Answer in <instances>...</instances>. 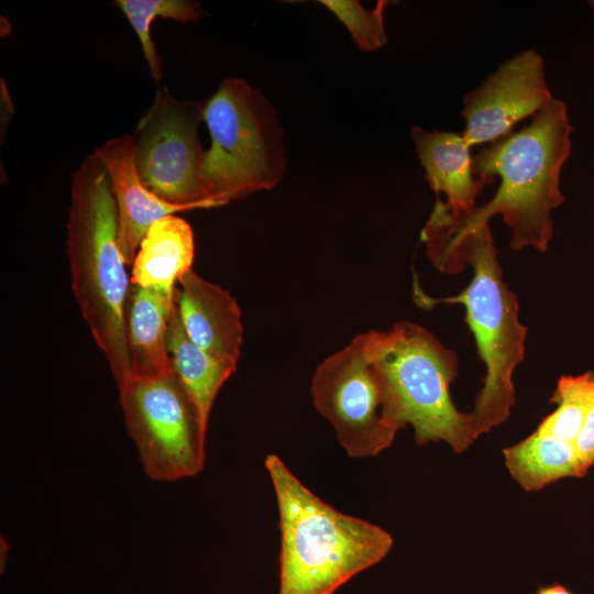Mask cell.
Returning <instances> with one entry per match:
<instances>
[{"mask_svg":"<svg viewBox=\"0 0 594 594\" xmlns=\"http://www.w3.org/2000/svg\"><path fill=\"white\" fill-rule=\"evenodd\" d=\"M572 131L564 102L553 98L527 127L481 150L473 157V174L490 183L499 176L495 196L460 215L450 213L437 197L421 232L424 243L458 238L501 215L512 231V249L544 253L553 237L551 210L564 201L560 174Z\"/></svg>","mask_w":594,"mask_h":594,"instance_id":"cell-1","label":"cell"},{"mask_svg":"<svg viewBox=\"0 0 594 594\" xmlns=\"http://www.w3.org/2000/svg\"><path fill=\"white\" fill-rule=\"evenodd\" d=\"M425 244L439 271L455 274L466 265L473 268L471 282L460 294L442 299L420 297L426 305L449 302L465 308V320L486 366L483 387L469 413L479 438L510 415L515 403L513 374L525 356L527 329L518 318L517 298L503 279L488 223L454 239Z\"/></svg>","mask_w":594,"mask_h":594,"instance_id":"cell-2","label":"cell"},{"mask_svg":"<svg viewBox=\"0 0 594 594\" xmlns=\"http://www.w3.org/2000/svg\"><path fill=\"white\" fill-rule=\"evenodd\" d=\"M66 229L74 296L119 385L131 374L125 329L131 278L109 176L95 153L73 174Z\"/></svg>","mask_w":594,"mask_h":594,"instance_id":"cell-3","label":"cell"},{"mask_svg":"<svg viewBox=\"0 0 594 594\" xmlns=\"http://www.w3.org/2000/svg\"><path fill=\"white\" fill-rule=\"evenodd\" d=\"M265 468L279 514L278 594H333L388 554V531L327 504L279 457L267 455Z\"/></svg>","mask_w":594,"mask_h":594,"instance_id":"cell-4","label":"cell"},{"mask_svg":"<svg viewBox=\"0 0 594 594\" xmlns=\"http://www.w3.org/2000/svg\"><path fill=\"white\" fill-rule=\"evenodd\" d=\"M366 355L380 375L393 421L411 425L418 444L443 441L454 452L477 439L470 414L452 402L458 376L457 354L426 328L409 321L385 331L363 333Z\"/></svg>","mask_w":594,"mask_h":594,"instance_id":"cell-5","label":"cell"},{"mask_svg":"<svg viewBox=\"0 0 594 594\" xmlns=\"http://www.w3.org/2000/svg\"><path fill=\"white\" fill-rule=\"evenodd\" d=\"M204 121L211 136L204 176L217 207L274 188L287 157L277 111L242 78L224 79L206 100Z\"/></svg>","mask_w":594,"mask_h":594,"instance_id":"cell-6","label":"cell"},{"mask_svg":"<svg viewBox=\"0 0 594 594\" xmlns=\"http://www.w3.org/2000/svg\"><path fill=\"white\" fill-rule=\"evenodd\" d=\"M118 389L127 431L145 474L157 482L199 474L207 430L176 374L153 378L130 374Z\"/></svg>","mask_w":594,"mask_h":594,"instance_id":"cell-7","label":"cell"},{"mask_svg":"<svg viewBox=\"0 0 594 594\" xmlns=\"http://www.w3.org/2000/svg\"><path fill=\"white\" fill-rule=\"evenodd\" d=\"M206 100L176 99L166 87L140 118L134 133L135 165L146 189L189 210L215 208L205 176L199 139Z\"/></svg>","mask_w":594,"mask_h":594,"instance_id":"cell-8","label":"cell"},{"mask_svg":"<svg viewBox=\"0 0 594 594\" xmlns=\"http://www.w3.org/2000/svg\"><path fill=\"white\" fill-rule=\"evenodd\" d=\"M311 396L351 458L380 454L400 430L389 415L382 380L366 355L363 333L317 366Z\"/></svg>","mask_w":594,"mask_h":594,"instance_id":"cell-9","label":"cell"},{"mask_svg":"<svg viewBox=\"0 0 594 594\" xmlns=\"http://www.w3.org/2000/svg\"><path fill=\"white\" fill-rule=\"evenodd\" d=\"M553 97L548 87L542 57L534 48L503 63L476 89L463 98V138L471 147L510 134L513 127L535 117Z\"/></svg>","mask_w":594,"mask_h":594,"instance_id":"cell-10","label":"cell"},{"mask_svg":"<svg viewBox=\"0 0 594 594\" xmlns=\"http://www.w3.org/2000/svg\"><path fill=\"white\" fill-rule=\"evenodd\" d=\"M103 164L118 210V237L127 265H132L141 241L157 220L189 209L165 202L146 189L135 165L132 134L107 141L94 152Z\"/></svg>","mask_w":594,"mask_h":594,"instance_id":"cell-11","label":"cell"},{"mask_svg":"<svg viewBox=\"0 0 594 594\" xmlns=\"http://www.w3.org/2000/svg\"><path fill=\"white\" fill-rule=\"evenodd\" d=\"M177 283L175 305L187 337L212 356L238 362L243 326L235 299L193 270Z\"/></svg>","mask_w":594,"mask_h":594,"instance_id":"cell-12","label":"cell"},{"mask_svg":"<svg viewBox=\"0 0 594 594\" xmlns=\"http://www.w3.org/2000/svg\"><path fill=\"white\" fill-rule=\"evenodd\" d=\"M411 138L425 178L437 197L447 196L446 208L452 215L470 212L475 208V199L483 191L487 179L473 174V157L462 134L454 132H427L413 127Z\"/></svg>","mask_w":594,"mask_h":594,"instance_id":"cell-13","label":"cell"},{"mask_svg":"<svg viewBox=\"0 0 594 594\" xmlns=\"http://www.w3.org/2000/svg\"><path fill=\"white\" fill-rule=\"evenodd\" d=\"M175 292L131 285L127 306V341L131 374L142 378L174 373L166 344Z\"/></svg>","mask_w":594,"mask_h":594,"instance_id":"cell-14","label":"cell"},{"mask_svg":"<svg viewBox=\"0 0 594 594\" xmlns=\"http://www.w3.org/2000/svg\"><path fill=\"white\" fill-rule=\"evenodd\" d=\"M195 240L191 226L170 215L154 222L132 264L131 285L174 293L176 282L191 270Z\"/></svg>","mask_w":594,"mask_h":594,"instance_id":"cell-15","label":"cell"},{"mask_svg":"<svg viewBox=\"0 0 594 594\" xmlns=\"http://www.w3.org/2000/svg\"><path fill=\"white\" fill-rule=\"evenodd\" d=\"M166 344L174 373L202 427L208 430L215 399L224 382L234 373L237 362L215 358L196 345L184 331L176 305L168 323Z\"/></svg>","mask_w":594,"mask_h":594,"instance_id":"cell-16","label":"cell"},{"mask_svg":"<svg viewBox=\"0 0 594 594\" xmlns=\"http://www.w3.org/2000/svg\"><path fill=\"white\" fill-rule=\"evenodd\" d=\"M503 454L509 474L526 492H539L561 479L587 473L573 443L536 431L505 448Z\"/></svg>","mask_w":594,"mask_h":594,"instance_id":"cell-17","label":"cell"},{"mask_svg":"<svg viewBox=\"0 0 594 594\" xmlns=\"http://www.w3.org/2000/svg\"><path fill=\"white\" fill-rule=\"evenodd\" d=\"M129 20L142 46L152 78L163 77V58L151 35V25L156 16L188 23L205 15L201 4L193 0H116L113 1Z\"/></svg>","mask_w":594,"mask_h":594,"instance_id":"cell-18","label":"cell"},{"mask_svg":"<svg viewBox=\"0 0 594 594\" xmlns=\"http://www.w3.org/2000/svg\"><path fill=\"white\" fill-rule=\"evenodd\" d=\"M594 392V372L558 381L551 402L556 410L542 419L536 432L573 443L581 430Z\"/></svg>","mask_w":594,"mask_h":594,"instance_id":"cell-19","label":"cell"},{"mask_svg":"<svg viewBox=\"0 0 594 594\" xmlns=\"http://www.w3.org/2000/svg\"><path fill=\"white\" fill-rule=\"evenodd\" d=\"M320 2L346 26L361 50L372 52L386 44L383 14L388 1L380 0L373 10H366L359 1L353 0H322Z\"/></svg>","mask_w":594,"mask_h":594,"instance_id":"cell-20","label":"cell"},{"mask_svg":"<svg viewBox=\"0 0 594 594\" xmlns=\"http://www.w3.org/2000/svg\"><path fill=\"white\" fill-rule=\"evenodd\" d=\"M573 444L580 463L587 472L594 465V392L583 425Z\"/></svg>","mask_w":594,"mask_h":594,"instance_id":"cell-21","label":"cell"},{"mask_svg":"<svg viewBox=\"0 0 594 594\" xmlns=\"http://www.w3.org/2000/svg\"><path fill=\"white\" fill-rule=\"evenodd\" d=\"M536 594H574L566 586L560 583H551L549 585L540 586L536 591Z\"/></svg>","mask_w":594,"mask_h":594,"instance_id":"cell-22","label":"cell"},{"mask_svg":"<svg viewBox=\"0 0 594 594\" xmlns=\"http://www.w3.org/2000/svg\"><path fill=\"white\" fill-rule=\"evenodd\" d=\"M592 3H594V1H591ZM594 7V4H592Z\"/></svg>","mask_w":594,"mask_h":594,"instance_id":"cell-23","label":"cell"}]
</instances>
